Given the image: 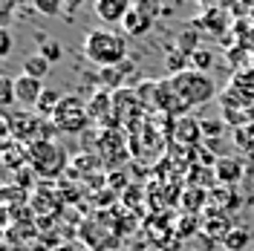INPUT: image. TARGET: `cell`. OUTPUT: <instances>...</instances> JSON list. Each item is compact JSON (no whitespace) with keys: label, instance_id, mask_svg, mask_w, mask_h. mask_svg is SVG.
<instances>
[{"label":"cell","instance_id":"ffe728a7","mask_svg":"<svg viewBox=\"0 0 254 251\" xmlns=\"http://www.w3.org/2000/svg\"><path fill=\"white\" fill-rule=\"evenodd\" d=\"M32 9H35L38 15L55 17V15H61V9H64V0H32Z\"/></svg>","mask_w":254,"mask_h":251},{"label":"cell","instance_id":"44dd1931","mask_svg":"<svg viewBox=\"0 0 254 251\" xmlns=\"http://www.w3.org/2000/svg\"><path fill=\"white\" fill-rule=\"evenodd\" d=\"M17 95H15V78L12 75H0V104L3 107H9V104H15Z\"/></svg>","mask_w":254,"mask_h":251},{"label":"cell","instance_id":"9a60e30c","mask_svg":"<svg viewBox=\"0 0 254 251\" xmlns=\"http://www.w3.org/2000/svg\"><path fill=\"white\" fill-rule=\"evenodd\" d=\"M220 243L228 251H246V249H249V243H252V231H249V228H243V225H237V228L231 225V231L222 237Z\"/></svg>","mask_w":254,"mask_h":251},{"label":"cell","instance_id":"9c48e42d","mask_svg":"<svg viewBox=\"0 0 254 251\" xmlns=\"http://www.w3.org/2000/svg\"><path fill=\"white\" fill-rule=\"evenodd\" d=\"M87 110H90V122L95 127H113V93L110 90H95L90 98H87Z\"/></svg>","mask_w":254,"mask_h":251},{"label":"cell","instance_id":"ba28073f","mask_svg":"<svg viewBox=\"0 0 254 251\" xmlns=\"http://www.w3.org/2000/svg\"><path fill=\"white\" fill-rule=\"evenodd\" d=\"M168 139L174 141V147H188V150H196L199 141H202V125L190 116H179V119H171L168 125Z\"/></svg>","mask_w":254,"mask_h":251},{"label":"cell","instance_id":"603a6c76","mask_svg":"<svg viewBox=\"0 0 254 251\" xmlns=\"http://www.w3.org/2000/svg\"><path fill=\"white\" fill-rule=\"evenodd\" d=\"M211 63H214V55H211V52H205V49H193V52H190V66H193V69L208 72Z\"/></svg>","mask_w":254,"mask_h":251},{"label":"cell","instance_id":"4fadbf2b","mask_svg":"<svg viewBox=\"0 0 254 251\" xmlns=\"http://www.w3.org/2000/svg\"><path fill=\"white\" fill-rule=\"evenodd\" d=\"M246 199L237 196V190L225 188V185H217V188L208 190V214H228V211H234L237 205H243Z\"/></svg>","mask_w":254,"mask_h":251},{"label":"cell","instance_id":"8992f818","mask_svg":"<svg viewBox=\"0 0 254 251\" xmlns=\"http://www.w3.org/2000/svg\"><path fill=\"white\" fill-rule=\"evenodd\" d=\"M130 156V136L119 127H104L95 136V159H101V165L119 168Z\"/></svg>","mask_w":254,"mask_h":251},{"label":"cell","instance_id":"5bb4252c","mask_svg":"<svg viewBox=\"0 0 254 251\" xmlns=\"http://www.w3.org/2000/svg\"><path fill=\"white\" fill-rule=\"evenodd\" d=\"M153 23H156V17L147 15L139 3H133V9L127 12L125 23H122V29H125L127 35H133V38H142V35H147V32L153 29Z\"/></svg>","mask_w":254,"mask_h":251},{"label":"cell","instance_id":"6da1fadb","mask_svg":"<svg viewBox=\"0 0 254 251\" xmlns=\"http://www.w3.org/2000/svg\"><path fill=\"white\" fill-rule=\"evenodd\" d=\"M220 110L222 122L234 125V130L254 122V66L234 72V78L220 95Z\"/></svg>","mask_w":254,"mask_h":251},{"label":"cell","instance_id":"cb8c5ba5","mask_svg":"<svg viewBox=\"0 0 254 251\" xmlns=\"http://www.w3.org/2000/svg\"><path fill=\"white\" fill-rule=\"evenodd\" d=\"M32 176H35V171H32L29 165H23V168H17V173H15V182L20 185L23 190H29V185H32Z\"/></svg>","mask_w":254,"mask_h":251},{"label":"cell","instance_id":"8fae6325","mask_svg":"<svg viewBox=\"0 0 254 251\" xmlns=\"http://www.w3.org/2000/svg\"><path fill=\"white\" fill-rule=\"evenodd\" d=\"M15 95H17V104H20L23 110H35L38 101H41V95H44V81L20 72L15 78Z\"/></svg>","mask_w":254,"mask_h":251},{"label":"cell","instance_id":"d6986e66","mask_svg":"<svg viewBox=\"0 0 254 251\" xmlns=\"http://www.w3.org/2000/svg\"><path fill=\"white\" fill-rule=\"evenodd\" d=\"M38 55H44L49 63H55V61H61L64 58V47L58 44V41H52V38H41V44H38Z\"/></svg>","mask_w":254,"mask_h":251},{"label":"cell","instance_id":"7c38bea8","mask_svg":"<svg viewBox=\"0 0 254 251\" xmlns=\"http://www.w3.org/2000/svg\"><path fill=\"white\" fill-rule=\"evenodd\" d=\"M214 179H217V185H225V188L240 185L246 179V165L234 156H220L214 165Z\"/></svg>","mask_w":254,"mask_h":251},{"label":"cell","instance_id":"ac0fdd59","mask_svg":"<svg viewBox=\"0 0 254 251\" xmlns=\"http://www.w3.org/2000/svg\"><path fill=\"white\" fill-rule=\"evenodd\" d=\"M234 141H237V147L243 150V153L254 156V122L237 127V130H234Z\"/></svg>","mask_w":254,"mask_h":251},{"label":"cell","instance_id":"277c9868","mask_svg":"<svg viewBox=\"0 0 254 251\" xmlns=\"http://www.w3.org/2000/svg\"><path fill=\"white\" fill-rule=\"evenodd\" d=\"M29 165L38 179H58L69 171V156L58 141H38L29 147Z\"/></svg>","mask_w":254,"mask_h":251},{"label":"cell","instance_id":"3957f363","mask_svg":"<svg viewBox=\"0 0 254 251\" xmlns=\"http://www.w3.org/2000/svg\"><path fill=\"white\" fill-rule=\"evenodd\" d=\"M9 127H12V139H17L20 144H38V141H55L58 127L52 125V119H44L35 110H20V113H6Z\"/></svg>","mask_w":254,"mask_h":251},{"label":"cell","instance_id":"52a82bcc","mask_svg":"<svg viewBox=\"0 0 254 251\" xmlns=\"http://www.w3.org/2000/svg\"><path fill=\"white\" fill-rule=\"evenodd\" d=\"M78 234L90 251H107L113 246H119V228H116V222H107L101 214L81 222Z\"/></svg>","mask_w":254,"mask_h":251},{"label":"cell","instance_id":"e0dca14e","mask_svg":"<svg viewBox=\"0 0 254 251\" xmlns=\"http://www.w3.org/2000/svg\"><path fill=\"white\" fill-rule=\"evenodd\" d=\"M49 66H52V63H49L44 55L35 52V55H29V58L23 61V69H20V72H26V75H32V78H47Z\"/></svg>","mask_w":254,"mask_h":251},{"label":"cell","instance_id":"2e32d148","mask_svg":"<svg viewBox=\"0 0 254 251\" xmlns=\"http://www.w3.org/2000/svg\"><path fill=\"white\" fill-rule=\"evenodd\" d=\"M61 98H64V95L58 93V90H44V95H41V101H38L35 113H38V116H44V119H52V113L58 110Z\"/></svg>","mask_w":254,"mask_h":251},{"label":"cell","instance_id":"7402d4cb","mask_svg":"<svg viewBox=\"0 0 254 251\" xmlns=\"http://www.w3.org/2000/svg\"><path fill=\"white\" fill-rule=\"evenodd\" d=\"M202 125V136L205 139H211V141H217L225 133V122L222 119H205V122H199Z\"/></svg>","mask_w":254,"mask_h":251},{"label":"cell","instance_id":"484cf974","mask_svg":"<svg viewBox=\"0 0 254 251\" xmlns=\"http://www.w3.org/2000/svg\"><path fill=\"white\" fill-rule=\"evenodd\" d=\"M202 6H208V9H225V6H231L234 0H199Z\"/></svg>","mask_w":254,"mask_h":251},{"label":"cell","instance_id":"30bf717a","mask_svg":"<svg viewBox=\"0 0 254 251\" xmlns=\"http://www.w3.org/2000/svg\"><path fill=\"white\" fill-rule=\"evenodd\" d=\"M130 9H133V0H95L93 3L95 17L107 26H122Z\"/></svg>","mask_w":254,"mask_h":251},{"label":"cell","instance_id":"5b68a950","mask_svg":"<svg viewBox=\"0 0 254 251\" xmlns=\"http://www.w3.org/2000/svg\"><path fill=\"white\" fill-rule=\"evenodd\" d=\"M52 125L58 127V133H69V136H78L87 127L93 125L90 122V110H87V101L78 98V95H64L58 110L52 113Z\"/></svg>","mask_w":254,"mask_h":251},{"label":"cell","instance_id":"7a4b0ae2","mask_svg":"<svg viewBox=\"0 0 254 251\" xmlns=\"http://www.w3.org/2000/svg\"><path fill=\"white\" fill-rule=\"evenodd\" d=\"M81 49H84V58L90 63H95L98 69L119 66L122 61H127V41L119 32L107 29V26H98V29L87 32Z\"/></svg>","mask_w":254,"mask_h":251},{"label":"cell","instance_id":"d4e9b609","mask_svg":"<svg viewBox=\"0 0 254 251\" xmlns=\"http://www.w3.org/2000/svg\"><path fill=\"white\" fill-rule=\"evenodd\" d=\"M9 52H12V32L0 29V55H3V58H9Z\"/></svg>","mask_w":254,"mask_h":251},{"label":"cell","instance_id":"4316f807","mask_svg":"<svg viewBox=\"0 0 254 251\" xmlns=\"http://www.w3.org/2000/svg\"><path fill=\"white\" fill-rule=\"evenodd\" d=\"M58 251H90L87 246H81V243H69V246H61Z\"/></svg>","mask_w":254,"mask_h":251}]
</instances>
